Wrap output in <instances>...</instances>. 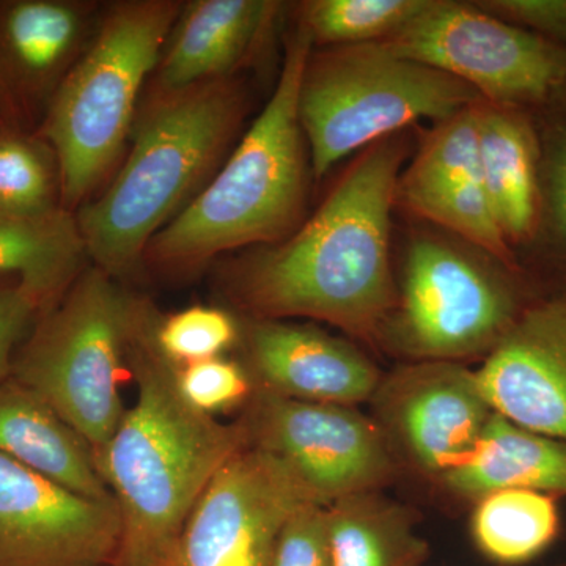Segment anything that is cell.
I'll return each instance as SVG.
<instances>
[{"label": "cell", "instance_id": "4fadbf2b", "mask_svg": "<svg viewBox=\"0 0 566 566\" xmlns=\"http://www.w3.org/2000/svg\"><path fill=\"white\" fill-rule=\"evenodd\" d=\"M120 535L115 501L84 497L0 455V566H112Z\"/></svg>", "mask_w": 566, "mask_h": 566}, {"label": "cell", "instance_id": "7a4b0ae2", "mask_svg": "<svg viewBox=\"0 0 566 566\" xmlns=\"http://www.w3.org/2000/svg\"><path fill=\"white\" fill-rule=\"evenodd\" d=\"M155 308L140 300L128 348L137 401L96 458L122 521L112 566H166L216 472L251 446L243 420L219 422L182 400L174 365L151 340Z\"/></svg>", "mask_w": 566, "mask_h": 566}, {"label": "cell", "instance_id": "cb8c5ba5", "mask_svg": "<svg viewBox=\"0 0 566 566\" xmlns=\"http://www.w3.org/2000/svg\"><path fill=\"white\" fill-rule=\"evenodd\" d=\"M395 200L479 245L505 266H515L512 248L495 221L482 178H457L424 185L398 182Z\"/></svg>", "mask_w": 566, "mask_h": 566}, {"label": "cell", "instance_id": "6da1fadb", "mask_svg": "<svg viewBox=\"0 0 566 566\" xmlns=\"http://www.w3.org/2000/svg\"><path fill=\"white\" fill-rule=\"evenodd\" d=\"M405 156L401 134L365 148L301 229L230 271L234 300L260 319H318L374 337L397 305L390 214Z\"/></svg>", "mask_w": 566, "mask_h": 566}, {"label": "cell", "instance_id": "4316f807", "mask_svg": "<svg viewBox=\"0 0 566 566\" xmlns=\"http://www.w3.org/2000/svg\"><path fill=\"white\" fill-rule=\"evenodd\" d=\"M240 323L214 305H191L177 314L153 315L156 352L174 367L226 356L240 342Z\"/></svg>", "mask_w": 566, "mask_h": 566}, {"label": "cell", "instance_id": "7c38bea8", "mask_svg": "<svg viewBox=\"0 0 566 566\" xmlns=\"http://www.w3.org/2000/svg\"><path fill=\"white\" fill-rule=\"evenodd\" d=\"M371 400L395 457L439 480L471 458L494 412L475 371L452 360L405 365Z\"/></svg>", "mask_w": 566, "mask_h": 566}, {"label": "cell", "instance_id": "4dcf8cb0", "mask_svg": "<svg viewBox=\"0 0 566 566\" xmlns=\"http://www.w3.org/2000/svg\"><path fill=\"white\" fill-rule=\"evenodd\" d=\"M41 315L39 301L20 282L0 285V381L11 376L14 356Z\"/></svg>", "mask_w": 566, "mask_h": 566}, {"label": "cell", "instance_id": "83f0119b", "mask_svg": "<svg viewBox=\"0 0 566 566\" xmlns=\"http://www.w3.org/2000/svg\"><path fill=\"white\" fill-rule=\"evenodd\" d=\"M182 400L200 415L216 417L248 406L255 381L245 365L227 356L174 367Z\"/></svg>", "mask_w": 566, "mask_h": 566}, {"label": "cell", "instance_id": "e0dca14e", "mask_svg": "<svg viewBox=\"0 0 566 566\" xmlns=\"http://www.w3.org/2000/svg\"><path fill=\"white\" fill-rule=\"evenodd\" d=\"M279 3L196 0L181 7L155 70L153 88L181 91L232 77L270 29Z\"/></svg>", "mask_w": 566, "mask_h": 566}, {"label": "cell", "instance_id": "7402d4cb", "mask_svg": "<svg viewBox=\"0 0 566 566\" xmlns=\"http://www.w3.org/2000/svg\"><path fill=\"white\" fill-rule=\"evenodd\" d=\"M326 531L333 566H420L428 556L412 513L379 491L327 505Z\"/></svg>", "mask_w": 566, "mask_h": 566}, {"label": "cell", "instance_id": "3957f363", "mask_svg": "<svg viewBox=\"0 0 566 566\" xmlns=\"http://www.w3.org/2000/svg\"><path fill=\"white\" fill-rule=\"evenodd\" d=\"M244 95L232 80L153 88L137 111L126 161L102 196L77 210L88 259L122 277L159 230L205 188L233 140Z\"/></svg>", "mask_w": 566, "mask_h": 566}, {"label": "cell", "instance_id": "1f68e13d", "mask_svg": "<svg viewBox=\"0 0 566 566\" xmlns=\"http://www.w3.org/2000/svg\"><path fill=\"white\" fill-rule=\"evenodd\" d=\"M479 9L566 48V0H482Z\"/></svg>", "mask_w": 566, "mask_h": 566}, {"label": "cell", "instance_id": "ac0fdd59", "mask_svg": "<svg viewBox=\"0 0 566 566\" xmlns=\"http://www.w3.org/2000/svg\"><path fill=\"white\" fill-rule=\"evenodd\" d=\"M0 455L84 497L115 501L91 446L13 376L0 381Z\"/></svg>", "mask_w": 566, "mask_h": 566}, {"label": "cell", "instance_id": "ba28073f", "mask_svg": "<svg viewBox=\"0 0 566 566\" xmlns=\"http://www.w3.org/2000/svg\"><path fill=\"white\" fill-rule=\"evenodd\" d=\"M381 43L471 85L480 98L499 106L543 103L566 85V48L499 20L475 3L431 0Z\"/></svg>", "mask_w": 566, "mask_h": 566}, {"label": "cell", "instance_id": "ffe728a7", "mask_svg": "<svg viewBox=\"0 0 566 566\" xmlns=\"http://www.w3.org/2000/svg\"><path fill=\"white\" fill-rule=\"evenodd\" d=\"M469 499L501 490L566 495V442L527 430L493 412L471 458L441 479Z\"/></svg>", "mask_w": 566, "mask_h": 566}, {"label": "cell", "instance_id": "f1b7e54d", "mask_svg": "<svg viewBox=\"0 0 566 566\" xmlns=\"http://www.w3.org/2000/svg\"><path fill=\"white\" fill-rule=\"evenodd\" d=\"M538 142L539 223L546 219L566 255V117L538 134Z\"/></svg>", "mask_w": 566, "mask_h": 566}, {"label": "cell", "instance_id": "52a82bcc", "mask_svg": "<svg viewBox=\"0 0 566 566\" xmlns=\"http://www.w3.org/2000/svg\"><path fill=\"white\" fill-rule=\"evenodd\" d=\"M480 99L471 85L381 41L312 51L297 99L312 174L323 178L352 153L423 118L446 120Z\"/></svg>", "mask_w": 566, "mask_h": 566}, {"label": "cell", "instance_id": "484cf974", "mask_svg": "<svg viewBox=\"0 0 566 566\" xmlns=\"http://www.w3.org/2000/svg\"><path fill=\"white\" fill-rule=\"evenodd\" d=\"M61 174L50 145L39 136L0 132V212L43 216L59 210Z\"/></svg>", "mask_w": 566, "mask_h": 566}, {"label": "cell", "instance_id": "603a6c76", "mask_svg": "<svg viewBox=\"0 0 566 566\" xmlns=\"http://www.w3.org/2000/svg\"><path fill=\"white\" fill-rule=\"evenodd\" d=\"M557 499L528 490L494 491L476 499L471 527L480 553L504 566L542 556L560 532Z\"/></svg>", "mask_w": 566, "mask_h": 566}, {"label": "cell", "instance_id": "2e32d148", "mask_svg": "<svg viewBox=\"0 0 566 566\" xmlns=\"http://www.w3.org/2000/svg\"><path fill=\"white\" fill-rule=\"evenodd\" d=\"M248 370L256 389L294 400L356 406L382 376L356 346L314 326L256 319L245 329Z\"/></svg>", "mask_w": 566, "mask_h": 566}, {"label": "cell", "instance_id": "d4e9b609", "mask_svg": "<svg viewBox=\"0 0 566 566\" xmlns=\"http://www.w3.org/2000/svg\"><path fill=\"white\" fill-rule=\"evenodd\" d=\"M431 0H312L301 24L323 46H352L390 39L428 9Z\"/></svg>", "mask_w": 566, "mask_h": 566}, {"label": "cell", "instance_id": "8fae6325", "mask_svg": "<svg viewBox=\"0 0 566 566\" xmlns=\"http://www.w3.org/2000/svg\"><path fill=\"white\" fill-rule=\"evenodd\" d=\"M311 502L289 465L244 447L205 488L166 566H270L286 521Z\"/></svg>", "mask_w": 566, "mask_h": 566}, {"label": "cell", "instance_id": "9c48e42d", "mask_svg": "<svg viewBox=\"0 0 566 566\" xmlns=\"http://www.w3.org/2000/svg\"><path fill=\"white\" fill-rule=\"evenodd\" d=\"M532 300L509 275L441 241L419 240L406 259L390 333L416 360L460 363L486 356Z\"/></svg>", "mask_w": 566, "mask_h": 566}, {"label": "cell", "instance_id": "30bf717a", "mask_svg": "<svg viewBox=\"0 0 566 566\" xmlns=\"http://www.w3.org/2000/svg\"><path fill=\"white\" fill-rule=\"evenodd\" d=\"M241 420L251 446L289 465L322 505L379 491L397 475L398 460L381 428L354 406L255 389Z\"/></svg>", "mask_w": 566, "mask_h": 566}, {"label": "cell", "instance_id": "8992f818", "mask_svg": "<svg viewBox=\"0 0 566 566\" xmlns=\"http://www.w3.org/2000/svg\"><path fill=\"white\" fill-rule=\"evenodd\" d=\"M139 305L102 268L82 271L14 356L11 376L40 394L95 458L125 417L120 385Z\"/></svg>", "mask_w": 566, "mask_h": 566}, {"label": "cell", "instance_id": "44dd1931", "mask_svg": "<svg viewBox=\"0 0 566 566\" xmlns=\"http://www.w3.org/2000/svg\"><path fill=\"white\" fill-rule=\"evenodd\" d=\"M85 259L76 216L65 208L43 216L0 212V275H14L43 314L69 292Z\"/></svg>", "mask_w": 566, "mask_h": 566}, {"label": "cell", "instance_id": "d6a6232c", "mask_svg": "<svg viewBox=\"0 0 566 566\" xmlns=\"http://www.w3.org/2000/svg\"><path fill=\"white\" fill-rule=\"evenodd\" d=\"M2 129H9V128H6V125H3L2 122H0V132H2Z\"/></svg>", "mask_w": 566, "mask_h": 566}, {"label": "cell", "instance_id": "5b68a950", "mask_svg": "<svg viewBox=\"0 0 566 566\" xmlns=\"http://www.w3.org/2000/svg\"><path fill=\"white\" fill-rule=\"evenodd\" d=\"M180 10L174 0L114 3L55 92L36 136L57 158L65 210L92 200L120 161Z\"/></svg>", "mask_w": 566, "mask_h": 566}, {"label": "cell", "instance_id": "d6986e66", "mask_svg": "<svg viewBox=\"0 0 566 566\" xmlns=\"http://www.w3.org/2000/svg\"><path fill=\"white\" fill-rule=\"evenodd\" d=\"M480 177L509 244L535 237L539 226L538 133L520 107L480 99Z\"/></svg>", "mask_w": 566, "mask_h": 566}, {"label": "cell", "instance_id": "277c9868", "mask_svg": "<svg viewBox=\"0 0 566 566\" xmlns=\"http://www.w3.org/2000/svg\"><path fill=\"white\" fill-rule=\"evenodd\" d=\"M312 51L314 41L300 22L262 114L222 169L151 238L144 260L161 270L189 271L223 252L290 237L307 192L311 156L297 99Z\"/></svg>", "mask_w": 566, "mask_h": 566}, {"label": "cell", "instance_id": "5bb4252c", "mask_svg": "<svg viewBox=\"0 0 566 566\" xmlns=\"http://www.w3.org/2000/svg\"><path fill=\"white\" fill-rule=\"evenodd\" d=\"M96 7L74 0L0 2V118L24 133L41 125L93 33Z\"/></svg>", "mask_w": 566, "mask_h": 566}, {"label": "cell", "instance_id": "f546056e", "mask_svg": "<svg viewBox=\"0 0 566 566\" xmlns=\"http://www.w3.org/2000/svg\"><path fill=\"white\" fill-rule=\"evenodd\" d=\"M270 566H333L326 531V505L305 504L283 526Z\"/></svg>", "mask_w": 566, "mask_h": 566}, {"label": "cell", "instance_id": "9a60e30c", "mask_svg": "<svg viewBox=\"0 0 566 566\" xmlns=\"http://www.w3.org/2000/svg\"><path fill=\"white\" fill-rule=\"evenodd\" d=\"M475 374L494 412L566 442V289L534 297Z\"/></svg>", "mask_w": 566, "mask_h": 566}]
</instances>
